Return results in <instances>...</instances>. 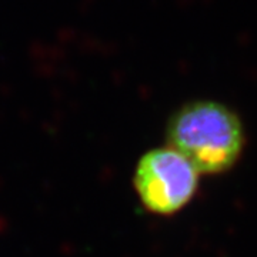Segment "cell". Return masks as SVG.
<instances>
[{
  "label": "cell",
  "instance_id": "cell-1",
  "mask_svg": "<svg viewBox=\"0 0 257 257\" xmlns=\"http://www.w3.org/2000/svg\"><path fill=\"white\" fill-rule=\"evenodd\" d=\"M169 146L199 173L216 175L237 163L244 146L239 116L214 100H193L172 114L166 128Z\"/></svg>",
  "mask_w": 257,
  "mask_h": 257
},
{
  "label": "cell",
  "instance_id": "cell-2",
  "mask_svg": "<svg viewBox=\"0 0 257 257\" xmlns=\"http://www.w3.org/2000/svg\"><path fill=\"white\" fill-rule=\"evenodd\" d=\"M199 172L170 146L149 150L139 159L133 182L147 210L173 214L190 202L197 190Z\"/></svg>",
  "mask_w": 257,
  "mask_h": 257
}]
</instances>
